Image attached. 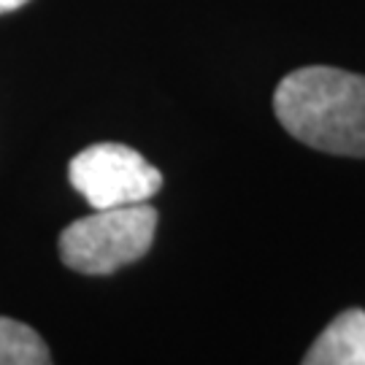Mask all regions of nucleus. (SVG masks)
<instances>
[{"label":"nucleus","mask_w":365,"mask_h":365,"mask_svg":"<svg viewBox=\"0 0 365 365\" xmlns=\"http://www.w3.org/2000/svg\"><path fill=\"white\" fill-rule=\"evenodd\" d=\"M0 365H54L46 341L25 322L0 317Z\"/></svg>","instance_id":"39448f33"},{"label":"nucleus","mask_w":365,"mask_h":365,"mask_svg":"<svg viewBox=\"0 0 365 365\" xmlns=\"http://www.w3.org/2000/svg\"><path fill=\"white\" fill-rule=\"evenodd\" d=\"M282 128L317 152L365 157V76L341 68H298L279 81Z\"/></svg>","instance_id":"f257e3e1"},{"label":"nucleus","mask_w":365,"mask_h":365,"mask_svg":"<svg viewBox=\"0 0 365 365\" xmlns=\"http://www.w3.org/2000/svg\"><path fill=\"white\" fill-rule=\"evenodd\" d=\"M300 365H365V312H341L317 336Z\"/></svg>","instance_id":"20e7f679"},{"label":"nucleus","mask_w":365,"mask_h":365,"mask_svg":"<svg viewBox=\"0 0 365 365\" xmlns=\"http://www.w3.org/2000/svg\"><path fill=\"white\" fill-rule=\"evenodd\" d=\"M157 211L146 203L95 211L60 233V260L84 276H108L152 249Z\"/></svg>","instance_id":"f03ea898"},{"label":"nucleus","mask_w":365,"mask_h":365,"mask_svg":"<svg viewBox=\"0 0 365 365\" xmlns=\"http://www.w3.org/2000/svg\"><path fill=\"white\" fill-rule=\"evenodd\" d=\"M68 176L95 211L138 206L163 190V173L141 152L114 141L78 152L71 160Z\"/></svg>","instance_id":"7ed1b4c3"},{"label":"nucleus","mask_w":365,"mask_h":365,"mask_svg":"<svg viewBox=\"0 0 365 365\" xmlns=\"http://www.w3.org/2000/svg\"><path fill=\"white\" fill-rule=\"evenodd\" d=\"M27 0H0V14H9V11H16V9H22Z\"/></svg>","instance_id":"423d86ee"}]
</instances>
